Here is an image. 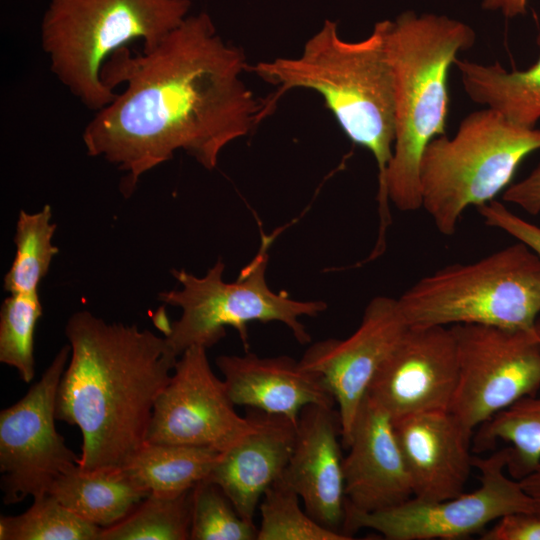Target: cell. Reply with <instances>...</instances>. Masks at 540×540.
I'll list each match as a JSON object with an SVG mask.
<instances>
[{
    "label": "cell",
    "instance_id": "obj_9",
    "mask_svg": "<svg viewBox=\"0 0 540 540\" xmlns=\"http://www.w3.org/2000/svg\"><path fill=\"white\" fill-rule=\"evenodd\" d=\"M457 347L458 381L449 411L474 430L519 399L540 390V319L508 329L450 326Z\"/></svg>",
    "mask_w": 540,
    "mask_h": 540
},
{
    "label": "cell",
    "instance_id": "obj_22",
    "mask_svg": "<svg viewBox=\"0 0 540 540\" xmlns=\"http://www.w3.org/2000/svg\"><path fill=\"white\" fill-rule=\"evenodd\" d=\"M220 456L209 448L146 442L121 469L149 494L176 496L206 479Z\"/></svg>",
    "mask_w": 540,
    "mask_h": 540
},
{
    "label": "cell",
    "instance_id": "obj_14",
    "mask_svg": "<svg viewBox=\"0 0 540 540\" xmlns=\"http://www.w3.org/2000/svg\"><path fill=\"white\" fill-rule=\"evenodd\" d=\"M457 381V347L450 326H409L378 369L367 395L395 420L449 410Z\"/></svg>",
    "mask_w": 540,
    "mask_h": 540
},
{
    "label": "cell",
    "instance_id": "obj_6",
    "mask_svg": "<svg viewBox=\"0 0 540 540\" xmlns=\"http://www.w3.org/2000/svg\"><path fill=\"white\" fill-rule=\"evenodd\" d=\"M537 150L540 129L516 125L488 107L470 113L454 137L437 136L425 147L419 165L421 208L441 234L453 235L465 209L493 200Z\"/></svg>",
    "mask_w": 540,
    "mask_h": 540
},
{
    "label": "cell",
    "instance_id": "obj_20",
    "mask_svg": "<svg viewBox=\"0 0 540 540\" xmlns=\"http://www.w3.org/2000/svg\"><path fill=\"white\" fill-rule=\"evenodd\" d=\"M536 43L540 50V34ZM454 65L473 102L499 112L516 125L535 127L540 119V53L524 70L507 71L499 62L483 65L458 58Z\"/></svg>",
    "mask_w": 540,
    "mask_h": 540
},
{
    "label": "cell",
    "instance_id": "obj_8",
    "mask_svg": "<svg viewBox=\"0 0 540 540\" xmlns=\"http://www.w3.org/2000/svg\"><path fill=\"white\" fill-rule=\"evenodd\" d=\"M272 240L270 236H262L258 253L234 282L223 280L225 264L221 258L202 277L184 269L171 270L181 289L163 291L158 299L182 310L180 318L164 334L177 357L192 346L212 347L226 335L227 326L238 332L248 351L247 325L252 321L281 322L298 343L311 342L299 318L315 317L327 309V304L321 300H294L285 292L277 293L269 288L265 274Z\"/></svg>",
    "mask_w": 540,
    "mask_h": 540
},
{
    "label": "cell",
    "instance_id": "obj_3",
    "mask_svg": "<svg viewBox=\"0 0 540 540\" xmlns=\"http://www.w3.org/2000/svg\"><path fill=\"white\" fill-rule=\"evenodd\" d=\"M387 20L375 23L359 41H347L335 21L326 19L298 57L260 61L249 70L277 86L266 112L292 89L318 93L344 134L371 152L378 168L379 233L377 249L386 248L391 224L386 173L395 140L394 76L386 43Z\"/></svg>",
    "mask_w": 540,
    "mask_h": 540
},
{
    "label": "cell",
    "instance_id": "obj_30",
    "mask_svg": "<svg viewBox=\"0 0 540 540\" xmlns=\"http://www.w3.org/2000/svg\"><path fill=\"white\" fill-rule=\"evenodd\" d=\"M477 210L488 226L503 230L540 256L539 226L524 220L495 199L477 206Z\"/></svg>",
    "mask_w": 540,
    "mask_h": 540
},
{
    "label": "cell",
    "instance_id": "obj_4",
    "mask_svg": "<svg viewBox=\"0 0 540 540\" xmlns=\"http://www.w3.org/2000/svg\"><path fill=\"white\" fill-rule=\"evenodd\" d=\"M476 35L445 15L404 11L387 20L386 43L394 76L395 140L386 173L389 201L400 211L421 208L419 165L425 147L446 134L449 70Z\"/></svg>",
    "mask_w": 540,
    "mask_h": 540
},
{
    "label": "cell",
    "instance_id": "obj_27",
    "mask_svg": "<svg viewBox=\"0 0 540 540\" xmlns=\"http://www.w3.org/2000/svg\"><path fill=\"white\" fill-rule=\"evenodd\" d=\"M42 312L38 292L10 294L0 309V362L28 384L35 375L34 335Z\"/></svg>",
    "mask_w": 540,
    "mask_h": 540
},
{
    "label": "cell",
    "instance_id": "obj_2",
    "mask_svg": "<svg viewBox=\"0 0 540 540\" xmlns=\"http://www.w3.org/2000/svg\"><path fill=\"white\" fill-rule=\"evenodd\" d=\"M65 334L71 354L56 419L80 429L81 469L122 468L146 443L155 402L178 357L165 337L87 310L70 316Z\"/></svg>",
    "mask_w": 540,
    "mask_h": 540
},
{
    "label": "cell",
    "instance_id": "obj_23",
    "mask_svg": "<svg viewBox=\"0 0 540 540\" xmlns=\"http://www.w3.org/2000/svg\"><path fill=\"white\" fill-rule=\"evenodd\" d=\"M540 391V390H539ZM510 443L506 470L520 480L540 465V392L525 396L479 425L475 450Z\"/></svg>",
    "mask_w": 540,
    "mask_h": 540
},
{
    "label": "cell",
    "instance_id": "obj_29",
    "mask_svg": "<svg viewBox=\"0 0 540 540\" xmlns=\"http://www.w3.org/2000/svg\"><path fill=\"white\" fill-rule=\"evenodd\" d=\"M258 527L242 518L232 502L208 479L193 487L190 540H257Z\"/></svg>",
    "mask_w": 540,
    "mask_h": 540
},
{
    "label": "cell",
    "instance_id": "obj_24",
    "mask_svg": "<svg viewBox=\"0 0 540 540\" xmlns=\"http://www.w3.org/2000/svg\"><path fill=\"white\" fill-rule=\"evenodd\" d=\"M193 488L176 496L149 494L100 540H190Z\"/></svg>",
    "mask_w": 540,
    "mask_h": 540
},
{
    "label": "cell",
    "instance_id": "obj_13",
    "mask_svg": "<svg viewBox=\"0 0 540 540\" xmlns=\"http://www.w3.org/2000/svg\"><path fill=\"white\" fill-rule=\"evenodd\" d=\"M408 328L398 299L376 296L353 334L346 339L318 341L299 360L305 369L319 374L332 393L345 447L371 381Z\"/></svg>",
    "mask_w": 540,
    "mask_h": 540
},
{
    "label": "cell",
    "instance_id": "obj_19",
    "mask_svg": "<svg viewBox=\"0 0 540 540\" xmlns=\"http://www.w3.org/2000/svg\"><path fill=\"white\" fill-rule=\"evenodd\" d=\"M257 427L221 453L209 476L239 515L254 522L265 491L278 479L293 451L296 424L281 415L256 412Z\"/></svg>",
    "mask_w": 540,
    "mask_h": 540
},
{
    "label": "cell",
    "instance_id": "obj_21",
    "mask_svg": "<svg viewBox=\"0 0 540 540\" xmlns=\"http://www.w3.org/2000/svg\"><path fill=\"white\" fill-rule=\"evenodd\" d=\"M49 493L73 513L101 528L121 521L149 495L121 468L86 471L79 466L59 476Z\"/></svg>",
    "mask_w": 540,
    "mask_h": 540
},
{
    "label": "cell",
    "instance_id": "obj_17",
    "mask_svg": "<svg viewBox=\"0 0 540 540\" xmlns=\"http://www.w3.org/2000/svg\"><path fill=\"white\" fill-rule=\"evenodd\" d=\"M413 487V497L439 502L465 492L473 456V431L449 410L428 411L393 420Z\"/></svg>",
    "mask_w": 540,
    "mask_h": 540
},
{
    "label": "cell",
    "instance_id": "obj_5",
    "mask_svg": "<svg viewBox=\"0 0 540 540\" xmlns=\"http://www.w3.org/2000/svg\"><path fill=\"white\" fill-rule=\"evenodd\" d=\"M190 8V0H50L41 46L57 79L99 111L117 95L101 79L109 57L136 39H142L143 50L156 46Z\"/></svg>",
    "mask_w": 540,
    "mask_h": 540
},
{
    "label": "cell",
    "instance_id": "obj_32",
    "mask_svg": "<svg viewBox=\"0 0 540 540\" xmlns=\"http://www.w3.org/2000/svg\"><path fill=\"white\" fill-rule=\"evenodd\" d=\"M503 201L515 204L533 216L540 213V162L527 177L506 188Z\"/></svg>",
    "mask_w": 540,
    "mask_h": 540
},
{
    "label": "cell",
    "instance_id": "obj_16",
    "mask_svg": "<svg viewBox=\"0 0 540 540\" xmlns=\"http://www.w3.org/2000/svg\"><path fill=\"white\" fill-rule=\"evenodd\" d=\"M341 424L333 406H305L297 420L293 451L281 480L322 526L342 533L345 518Z\"/></svg>",
    "mask_w": 540,
    "mask_h": 540
},
{
    "label": "cell",
    "instance_id": "obj_15",
    "mask_svg": "<svg viewBox=\"0 0 540 540\" xmlns=\"http://www.w3.org/2000/svg\"><path fill=\"white\" fill-rule=\"evenodd\" d=\"M343 458L345 503L373 512L413 496L408 468L388 412L365 395Z\"/></svg>",
    "mask_w": 540,
    "mask_h": 540
},
{
    "label": "cell",
    "instance_id": "obj_1",
    "mask_svg": "<svg viewBox=\"0 0 540 540\" xmlns=\"http://www.w3.org/2000/svg\"><path fill=\"white\" fill-rule=\"evenodd\" d=\"M245 54L225 41L206 12L188 15L156 46H125L105 62L101 79L121 93L83 131L88 155L124 173L130 195L148 171L185 151L212 170L223 149L249 135L266 115L243 80Z\"/></svg>",
    "mask_w": 540,
    "mask_h": 540
},
{
    "label": "cell",
    "instance_id": "obj_34",
    "mask_svg": "<svg viewBox=\"0 0 540 540\" xmlns=\"http://www.w3.org/2000/svg\"><path fill=\"white\" fill-rule=\"evenodd\" d=\"M519 481L524 491L533 501L534 512L540 514V465Z\"/></svg>",
    "mask_w": 540,
    "mask_h": 540
},
{
    "label": "cell",
    "instance_id": "obj_12",
    "mask_svg": "<svg viewBox=\"0 0 540 540\" xmlns=\"http://www.w3.org/2000/svg\"><path fill=\"white\" fill-rule=\"evenodd\" d=\"M206 348L192 346L177 359L158 396L148 443L186 445L224 452L257 427L256 412L241 417L224 380L212 371Z\"/></svg>",
    "mask_w": 540,
    "mask_h": 540
},
{
    "label": "cell",
    "instance_id": "obj_31",
    "mask_svg": "<svg viewBox=\"0 0 540 540\" xmlns=\"http://www.w3.org/2000/svg\"><path fill=\"white\" fill-rule=\"evenodd\" d=\"M482 540H540V514L514 512L497 519Z\"/></svg>",
    "mask_w": 540,
    "mask_h": 540
},
{
    "label": "cell",
    "instance_id": "obj_26",
    "mask_svg": "<svg viewBox=\"0 0 540 540\" xmlns=\"http://www.w3.org/2000/svg\"><path fill=\"white\" fill-rule=\"evenodd\" d=\"M101 531L50 493L20 515L0 517V540H100Z\"/></svg>",
    "mask_w": 540,
    "mask_h": 540
},
{
    "label": "cell",
    "instance_id": "obj_11",
    "mask_svg": "<svg viewBox=\"0 0 540 540\" xmlns=\"http://www.w3.org/2000/svg\"><path fill=\"white\" fill-rule=\"evenodd\" d=\"M70 354V344L64 345L27 393L0 412V488L5 505L48 494L59 476L79 464V456L55 427L58 387Z\"/></svg>",
    "mask_w": 540,
    "mask_h": 540
},
{
    "label": "cell",
    "instance_id": "obj_33",
    "mask_svg": "<svg viewBox=\"0 0 540 540\" xmlns=\"http://www.w3.org/2000/svg\"><path fill=\"white\" fill-rule=\"evenodd\" d=\"M529 0H482V8L488 11H499L507 18L524 15Z\"/></svg>",
    "mask_w": 540,
    "mask_h": 540
},
{
    "label": "cell",
    "instance_id": "obj_25",
    "mask_svg": "<svg viewBox=\"0 0 540 540\" xmlns=\"http://www.w3.org/2000/svg\"><path fill=\"white\" fill-rule=\"evenodd\" d=\"M56 227L49 205L36 213L19 212L14 236L16 252L4 276L5 291L10 294L38 292L40 281L59 252L52 243Z\"/></svg>",
    "mask_w": 540,
    "mask_h": 540
},
{
    "label": "cell",
    "instance_id": "obj_28",
    "mask_svg": "<svg viewBox=\"0 0 540 540\" xmlns=\"http://www.w3.org/2000/svg\"><path fill=\"white\" fill-rule=\"evenodd\" d=\"M298 493L281 478L264 493L257 540H350L316 522L299 504Z\"/></svg>",
    "mask_w": 540,
    "mask_h": 540
},
{
    "label": "cell",
    "instance_id": "obj_10",
    "mask_svg": "<svg viewBox=\"0 0 540 540\" xmlns=\"http://www.w3.org/2000/svg\"><path fill=\"white\" fill-rule=\"evenodd\" d=\"M508 447L487 458L473 457L480 486L470 493L439 501L415 497L386 509L363 512L345 503L342 534L353 539L359 529H373L388 540L457 539L483 530L487 524L514 512H534L532 499L520 481L506 473Z\"/></svg>",
    "mask_w": 540,
    "mask_h": 540
},
{
    "label": "cell",
    "instance_id": "obj_18",
    "mask_svg": "<svg viewBox=\"0 0 540 540\" xmlns=\"http://www.w3.org/2000/svg\"><path fill=\"white\" fill-rule=\"evenodd\" d=\"M216 365L235 405L281 415L295 424L307 405H336L323 378L287 355L260 357L246 351L221 355Z\"/></svg>",
    "mask_w": 540,
    "mask_h": 540
},
{
    "label": "cell",
    "instance_id": "obj_7",
    "mask_svg": "<svg viewBox=\"0 0 540 540\" xmlns=\"http://www.w3.org/2000/svg\"><path fill=\"white\" fill-rule=\"evenodd\" d=\"M398 303L410 327L529 328L540 314V256L518 241L478 261L438 269Z\"/></svg>",
    "mask_w": 540,
    "mask_h": 540
}]
</instances>
